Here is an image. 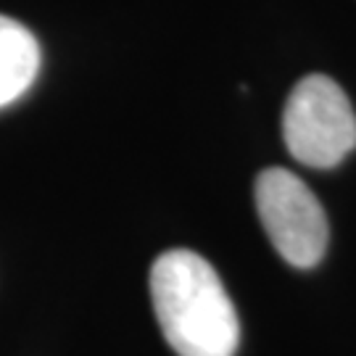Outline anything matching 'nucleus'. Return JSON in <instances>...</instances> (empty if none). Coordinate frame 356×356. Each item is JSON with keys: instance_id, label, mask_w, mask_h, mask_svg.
<instances>
[{"instance_id": "f03ea898", "label": "nucleus", "mask_w": 356, "mask_h": 356, "mask_svg": "<svg viewBox=\"0 0 356 356\" xmlns=\"http://www.w3.org/2000/svg\"><path fill=\"white\" fill-rule=\"evenodd\" d=\"M282 138L296 161L332 169L356 148V114L338 82L325 74L304 76L285 103Z\"/></svg>"}, {"instance_id": "7ed1b4c3", "label": "nucleus", "mask_w": 356, "mask_h": 356, "mask_svg": "<svg viewBox=\"0 0 356 356\" xmlns=\"http://www.w3.org/2000/svg\"><path fill=\"white\" fill-rule=\"evenodd\" d=\"M256 211L277 254L298 269L319 264L327 248V216L301 177L288 169H264L254 185Z\"/></svg>"}, {"instance_id": "f257e3e1", "label": "nucleus", "mask_w": 356, "mask_h": 356, "mask_svg": "<svg viewBox=\"0 0 356 356\" xmlns=\"http://www.w3.org/2000/svg\"><path fill=\"white\" fill-rule=\"evenodd\" d=\"M151 298L166 343L179 356H235L241 322L216 269L185 248L151 267Z\"/></svg>"}, {"instance_id": "20e7f679", "label": "nucleus", "mask_w": 356, "mask_h": 356, "mask_svg": "<svg viewBox=\"0 0 356 356\" xmlns=\"http://www.w3.org/2000/svg\"><path fill=\"white\" fill-rule=\"evenodd\" d=\"M40 72V45L24 24L0 16V108L24 95Z\"/></svg>"}]
</instances>
